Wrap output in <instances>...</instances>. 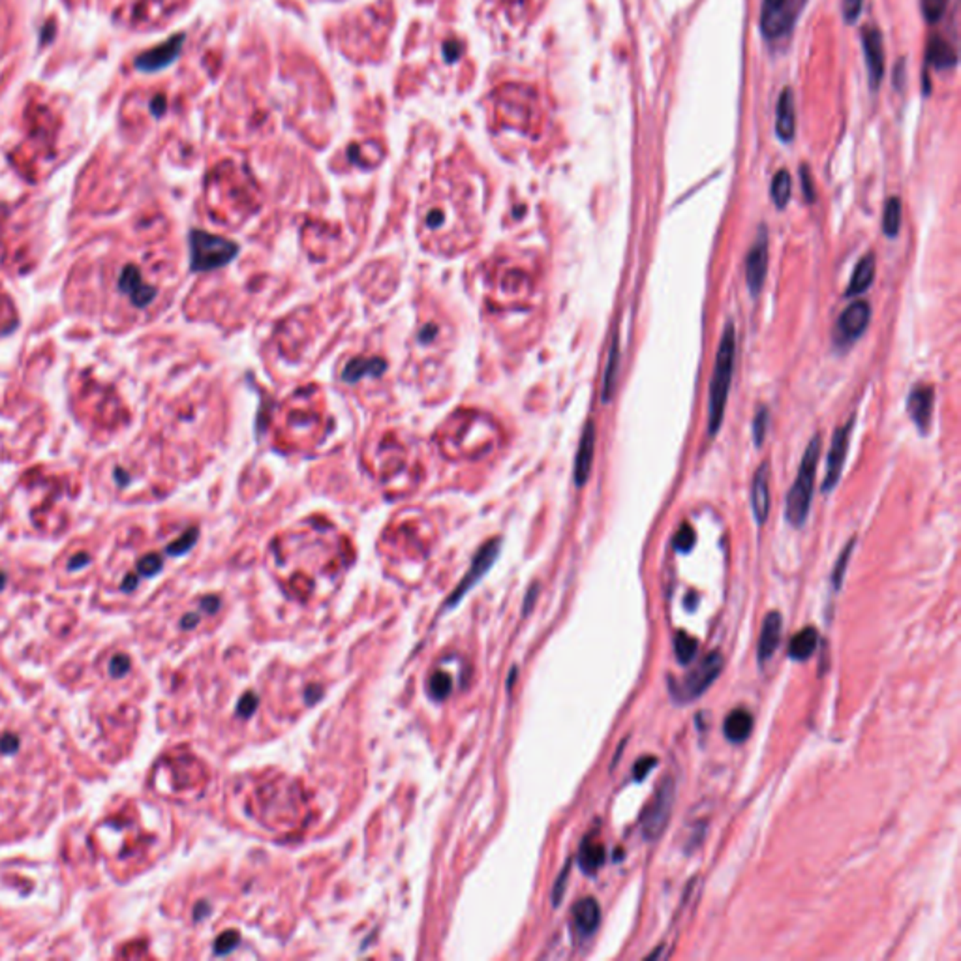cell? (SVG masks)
<instances>
[{
    "label": "cell",
    "instance_id": "obj_1",
    "mask_svg": "<svg viewBox=\"0 0 961 961\" xmlns=\"http://www.w3.org/2000/svg\"><path fill=\"white\" fill-rule=\"evenodd\" d=\"M735 355H736V331L735 325L729 322L725 325L723 334H721L719 346H717V355H715L714 374H712V383H709L708 434L712 438L719 432L721 424H723V419H725L730 383H732V374H735Z\"/></svg>",
    "mask_w": 961,
    "mask_h": 961
},
{
    "label": "cell",
    "instance_id": "obj_2",
    "mask_svg": "<svg viewBox=\"0 0 961 961\" xmlns=\"http://www.w3.org/2000/svg\"><path fill=\"white\" fill-rule=\"evenodd\" d=\"M819 457H820V436H813L811 442L807 443V449H805L804 458H802L800 468H798V473H796V479L792 487L789 490V496H787V507H785V517L789 520L790 526H795V528H800L804 526V522L807 520V514H810L811 509V498H813V483H815V473H817V466H819Z\"/></svg>",
    "mask_w": 961,
    "mask_h": 961
},
{
    "label": "cell",
    "instance_id": "obj_3",
    "mask_svg": "<svg viewBox=\"0 0 961 961\" xmlns=\"http://www.w3.org/2000/svg\"><path fill=\"white\" fill-rule=\"evenodd\" d=\"M190 254L194 271H212V269H218L231 262L236 254V247L224 236L209 235L205 231H191Z\"/></svg>",
    "mask_w": 961,
    "mask_h": 961
},
{
    "label": "cell",
    "instance_id": "obj_4",
    "mask_svg": "<svg viewBox=\"0 0 961 961\" xmlns=\"http://www.w3.org/2000/svg\"><path fill=\"white\" fill-rule=\"evenodd\" d=\"M674 800L676 783L672 777H667L657 787L655 795L652 796V800L648 802V805L644 807V813H642L640 826H642V835H644L646 841H655L667 830V825H669L670 815H672V807H674Z\"/></svg>",
    "mask_w": 961,
    "mask_h": 961
},
{
    "label": "cell",
    "instance_id": "obj_5",
    "mask_svg": "<svg viewBox=\"0 0 961 961\" xmlns=\"http://www.w3.org/2000/svg\"><path fill=\"white\" fill-rule=\"evenodd\" d=\"M723 669V657L719 652H712L694 667L691 672L685 674V678L679 684L672 685V694L678 702H689V700L699 699L700 694L714 684L717 676Z\"/></svg>",
    "mask_w": 961,
    "mask_h": 961
},
{
    "label": "cell",
    "instance_id": "obj_6",
    "mask_svg": "<svg viewBox=\"0 0 961 961\" xmlns=\"http://www.w3.org/2000/svg\"><path fill=\"white\" fill-rule=\"evenodd\" d=\"M852 427H855V417H851L843 427H840L835 430L834 439H832L830 443V451H828V457H826L825 481H822V487H820L825 492L834 490V487L837 484V481H840L843 466H845L847 453H849V442H851L852 436Z\"/></svg>",
    "mask_w": 961,
    "mask_h": 961
},
{
    "label": "cell",
    "instance_id": "obj_7",
    "mask_svg": "<svg viewBox=\"0 0 961 961\" xmlns=\"http://www.w3.org/2000/svg\"><path fill=\"white\" fill-rule=\"evenodd\" d=\"M871 308L867 301H855L852 304L843 310L835 322L834 338L835 342L845 346V344L855 342L856 338L862 337V332L866 331L870 325Z\"/></svg>",
    "mask_w": 961,
    "mask_h": 961
},
{
    "label": "cell",
    "instance_id": "obj_8",
    "mask_svg": "<svg viewBox=\"0 0 961 961\" xmlns=\"http://www.w3.org/2000/svg\"><path fill=\"white\" fill-rule=\"evenodd\" d=\"M498 552H499V541H498V539H494V541L487 543L483 549L479 550L477 556H475V559H473L472 567H469L468 574L464 577L462 582L458 584V588L454 589V594L449 597L447 609H451V607H454L457 603H460V599L468 594V589L472 588L473 584L477 582L479 579H483V574L489 571L490 565H492L494 562H496V558H498Z\"/></svg>",
    "mask_w": 961,
    "mask_h": 961
},
{
    "label": "cell",
    "instance_id": "obj_9",
    "mask_svg": "<svg viewBox=\"0 0 961 961\" xmlns=\"http://www.w3.org/2000/svg\"><path fill=\"white\" fill-rule=\"evenodd\" d=\"M862 46H864V56H866L867 71H870V83L873 89H877L885 76V46H882V34L879 32V29L875 26L864 29Z\"/></svg>",
    "mask_w": 961,
    "mask_h": 961
},
{
    "label": "cell",
    "instance_id": "obj_10",
    "mask_svg": "<svg viewBox=\"0 0 961 961\" xmlns=\"http://www.w3.org/2000/svg\"><path fill=\"white\" fill-rule=\"evenodd\" d=\"M766 272H768V239L765 233H760L745 257V280L753 295H757L765 286Z\"/></svg>",
    "mask_w": 961,
    "mask_h": 961
},
{
    "label": "cell",
    "instance_id": "obj_11",
    "mask_svg": "<svg viewBox=\"0 0 961 961\" xmlns=\"http://www.w3.org/2000/svg\"><path fill=\"white\" fill-rule=\"evenodd\" d=\"M751 511L757 524H766L770 517V464L762 462L751 481Z\"/></svg>",
    "mask_w": 961,
    "mask_h": 961
},
{
    "label": "cell",
    "instance_id": "obj_12",
    "mask_svg": "<svg viewBox=\"0 0 961 961\" xmlns=\"http://www.w3.org/2000/svg\"><path fill=\"white\" fill-rule=\"evenodd\" d=\"M935 393L931 385H915L907 398V412L911 415L912 423L920 428L922 432H926L931 421V412H933V400Z\"/></svg>",
    "mask_w": 961,
    "mask_h": 961
},
{
    "label": "cell",
    "instance_id": "obj_13",
    "mask_svg": "<svg viewBox=\"0 0 961 961\" xmlns=\"http://www.w3.org/2000/svg\"><path fill=\"white\" fill-rule=\"evenodd\" d=\"M182 40H184V36L179 34L175 38H171L166 44H161L160 47L156 49H151L139 55L136 59V68L141 71H156L161 70V68H166L167 64H171L175 61L179 53H181L182 47Z\"/></svg>",
    "mask_w": 961,
    "mask_h": 961
},
{
    "label": "cell",
    "instance_id": "obj_14",
    "mask_svg": "<svg viewBox=\"0 0 961 961\" xmlns=\"http://www.w3.org/2000/svg\"><path fill=\"white\" fill-rule=\"evenodd\" d=\"M595 454V424L594 421H588L580 436L579 451H577V460H574V483L577 487H584L588 483L592 466H594Z\"/></svg>",
    "mask_w": 961,
    "mask_h": 961
},
{
    "label": "cell",
    "instance_id": "obj_15",
    "mask_svg": "<svg viewBox=\"0 0 961 961\" xmlns=\"http://www.w3.org/2000/svg\"><path fill=\"white\" fill-rule=\"evenodd\" d=\"M119 289H121L124 295H128V299L139 308L146 307V304L154 299V295H156L154 287L145 284L139 269L134 267V265H126V267L122 269L121 280H119Z\"/></svg>",
    "mask_w": 961,
    "mask_h": 961
},
{
    "label": "cell",
    "instance_id": "obj_16",
    "mask_svg": "<svg viewBox=\"0 0 961 961\" xmlns=\"http://www.w3.org/2000/svg\"><path fill=\"white\" fill-rule=\"evenodd\" d=\"M775 134L781 141L790 143L796 134V109L795 94L790 89H785L777 98L775 107Z\"/></svg>",
    "mask_w": 961,
    "mask_h": 961
},
{
    "label": "cell",
    "instance_id": "obj_17",
    "mask_svg": "<svg viewBox=\"0 0 961 961\" xmlns=\"http://www.w3.org/2000/svg\"><path fill=\"white\" fill-rule=\"evenodd\" d=\"M785 11L787 0H762V11H760V26L762 34L766 38H777L781 32H785Z\"/></svg>",
    "mask_w": 961,
    "mask_h": 961
},
{
    "label": "cell",
    "instance_id": "obj_18",
    "mask_svg": "<svg viewBox=\"0 0 961 961\" xmlns=\"http://www.w3.org/2000/svg\"><path fill=\"white\" fill-rule=\"evenodd\" d=\"M781 627H783V619H781L780 612H770V614L765 618V622H762V631H760L759 639L760 663L768 661L772 655L775 654V649L780 646Z\"/></svg>",
    "mask_w": 961,
    "mask_h": 961
},
{
    "label": "cell",
    "instance_id": "obj_19",
    "mask_svg": "<svg viewBox=\"0 0 961 961\" xmlns=\"http://www.w3.org/2000/svg\"><path fill=\"white\" fill-rule=\"evenodd\" d=\"M751 729H753V717L750 715V712L744 708H738L735 712H730L727 715L725 725H723V732H725V738L732 744H742V742L747 740V736L751 735Z\"/></svg>",
    "mask_w": 961,
    "mask_h": 961
},
{
    "label": "cell",
    "instance_id": "obj_20",
    "mask_svg": "<svg viewBox=\"0 0 961 961\" xmlns=\"http://www.w3.org/2000/svg\"><path fill=\"white\" fill-rule=\"evenodd\" d=\"M573 918L582 935H592L597 930L599 920H601V909H599L597 901L594 897L580 900L573 907Z\"/></svg>",
    "mask_w": 961,
    "mask_h": 961
},
{
    "label": "cell",
    "instance_id": "obj_21",
    "mask_svg": "<svg viewBox=\"0 0 961 961\" xmlns=\"http://www.w3.org/2000/svg\"><path fill=\"white\" fill-rule=\"evenodd\" d=\"M875 269H877V259L875 254H867L858 262L856 265L855 272H852L851 282H849V287H847V295L849 297H855V295H860L867 289V287L873 284V278H875Z\"/></svg>",
    "mask_w": 961,
    "mask_h": 961
},
{
    "label": "cell",
    "instance_id": "obj_22",
    "mask_svg": "<svg viewBox=\"0 0 961 961\" xmlns=\"http://www.w3.org/2000/svg\"><path fill=\"white\" fill-rule=\"evenodd\" d=\"M926 59L931 66H935L937 70H948L952 66H956L957 53L948 41L942 40L941 36H933L927 44Z\"/></svg>",
    "mask_w": 961,
    "mask_h": 961
},
{
    "label": "cell",
    "instance_id": "obj_23",
    "mask_svg": "<svg viewBox=\"0 0 961 961\" xmlns=\"http://www.w3.org/2000/svg\"><path fill=\"white\" fill-rule=\"evenodd\" d=\"M817 642H819V634L813 627H804L798 634L792 637L789 646V655L795 661H805L810 659L811 654L815 652Z\"/></svg>",
    "mask_w": 961,
    "mask_h": 961
},
{
    "label": "cell",
    "instance_id": "obj_24",
    "mask_svg": "<svg viewBox=\"0 0 961 961\" xmlns=\"http://www.w3.org/2000/svg\"><path fill=\"white\" fill-rule=\"evenodd\" d=\"M604 862V847L601 841L592 840V837H586L580 847L579 852V864L582 867L584 873H595L599 867L603 866Z\"/></svg>",
    "mask_w": 961,
    "mask_h": 961
},
{
    "label": "cell",
    "instance_id": "obj_25",
    "mask_svg": "<svg viewBox=\"0 0 961 961\" xmlns=\"http://www.w3.org/2000/svg\"><path fill=\"white\" fill-rule=\"evenodd\" d=\"M618 363H619V340L618 337L612 338V344H610L609 349V361H607V368H604V376H603V391H601V398H603V402H610V398L614 394L616 391V379H618Z\"/></svg>",
    "mask_w": 961,
    "mask_h": 961
},
{
    "label": "cell",
    "instance_id": "obj_26",
    "mask_svg": "<svg viewBox=\"0 0 961 961\" xmlns=\"http://www.w3.org/2000/svg\"><path fill=\"white\" fill-rule=\"evenodd\" d=\"M901 216H903V209H901L900 197H890L882 211V233L886 236H890V239L897 236L901 229Z\"/></svg>",
    "mask_w": 961,
    "mask_h": 961
},
{
    "label": "cell",
    "instance_id": "obj_27",
    "mask_svg": "<svg viewBox=\"0 0 961 961\" xmlns=\"http://www.w3.org/2000/svg\"><path fill=\"white\" fill-rule=\"evenodd\" d=\"M792 194V179L787 169H780L772 181V199L777 209H785Z\"/></svg>",
    "mask_w": 961,
    "mask_h": 961
},
{
    "label": "cell",
    "instance_id": "obj_28",
    "mask_svg": "<svg viewBox=\"0 0 961 961\" xmlns=\"http://www.w3.org/2000/svg\"><path fill=\"white\" fill-rule=\"evenodd\" d=\"M383 370V363L379 359H368V361H353L344 372V379L347 382H357L363 376L370 374H379Z\"/></svg>",
    "mask_w": 961,
    "mask_h": 961
},
{
    "label": "cell",
    "instance_id": "obj_29",
    "mask_svg": "<svg viewBox=\"0 0 961 961\" xmlns=\"http://www.w3.org/2000/svg\"><path fill=\"white\" fill-rule=\"evenodd\" d=\"M674 654L682 664H689L697 655V640L684 631L674 637Z\"/></svg>",
    "mask_w": 961,
    "mask_h": 961
},
{
    "label": "cell",
    "instance_id": "obj_30",
    "mask_svg": "<svg viewBox=\"0 0 961 961\" xmlns=\"http://www.w3.org/2000/svg\"><path fill=\"white\" fill-rule=\"evenodd\" d=\"M453 689V679L447 672H436L428 682V693L434 700H443Z\"/></svg>",
    "mask_w": 961,
    "mask_h": 961
},
{
    "label": "cell",
    "instance_id": "obj_31",
    "mask_svg": "<svg viewBox=\"0 0 961 961\" xmlns=\"http://www.w3.org/2000/svg\"><path fill=\"white\" fill-rule=\"evenodd\" d=\"M855 544H856V537H852L851 541H849V544H847L845 549H843V552H841L840 559H837V564H835L834 573H832V582H834L835 589H840L841 584H843V577H845L847 564H849V559H851V554H852V549H855Z\"/></svg>",
    "mask_w": 961,
    "mask_h": 961
},
{
    "label": "cell",
    "instance_id": "obj_32",
    "mask_svg": "<svg viewBox=\"0 0 961 961\" xmlns=\"http://www.w3.org/2000/svg\"><path fill=\"white\" fill-rule=\"evenodd\" d=\"M920 8L927 23H937L945 16L946 8H948V0H922Z\"/></svg>",
    "mask_w": 961,
    "mask_h": 961
},
{
    "label": "cell",
    "instance_id": "obj_33",
    "mask_svg": "<svg viewBox=\"0 0 961 961\" xmlns=\"http://www.w3.org/2000/svg\"><path fill=\"white\" fill-rule=\"evenodd\" d=\"M694 539H697L694 529L691 528L689 524H682L674 535V549L682 554L689 552V550L694 547Z\"/></svg>",
    "mask_w": 961,
    "mask_h": 961
},
{
    "label": "cell",
    "instance_id": "obj_34",
    "mask_svg": "<svg viewBox=\"0 0 961 961\" xmlns=\"http://www.w3.org/2000/svg\"><path fill=\"white\" fill-rule=\"evenodd\" d=\"M768 421H770V413L766 408H760L757 412L755 419H753V442H755L757 447L762 445L766 438V432H768Z\"/></svg>",
    "mask_w": 961,
    "mask_h": 961
},
{
    "label": "cell",
    "instance_id": "obj_35",
    "mask_svg": "<svg viewBox=\"0 0 961 961\" xmlns=\"http://www.w3.org/2000/svg\"><path fill=\"white\" fill-rule=\"evenodd\" d=\"M196 539H197V529H190V532H186L182 537L176 539L175 543L169 544V547H167V552L173 554V556L184 554L188 549H190L191 544L196 543Z\"/></svg>",
    "mask_w": 961,
    "mask_h": 961
},
{
    "label": "cell",
    "instance_id": "obj_36",
    "mask_svg": "<svg viewBox=\"0 0 961 961\" xmlns=\"http://www.w3.org/2000/svg\"><path fill=\"white\" fill-rule=\"evenodd\" d=\"M864 8V0H841V10H843V19L852 25L858 21Z\"/></svg>",
    "mask_w": 961,
    "mask_h": 961
},
{
    "label": "cell",
    "instance_id": "obj_37",
    "mask_svg": "<svg viewBox=\"0 0 961 961\" xmlns=\"http://www.w3.org/2000/svg\"><path fill=\"white\" fill-rule=\"evenodd\" d=\"M239 942V935H236L235 931H227L221 937H218L216 945H214V950L218 954H227V952H231L235 948V945Z\"/></svg>",
    "mask_w": 961,
    "mask_h": 961
},
{
    "label": "cell",
    "instance_id": "obj_38",
    "mask_svg": "<svg viewBox=\"0 0 961 961\" xmlns=\"http://www.w3.org/2000/svg\"><path fill=\"white\" fill-rule=\"evenodd\" d=\"M800 179H802V190H804L805 201L813 203V201H815V186H813V176H811L810 169H807L805 166L800 169Z\"/></svg>",
    "mask_w": 961,
    "mask_h": 961
},
{
    "label": "cell",
    "instance_id": "obj_39",
    "mask_svg": "<svg viewBox=\"0 0 961 961\" xmlns=\"http://www.w3.org/2000/svg\"><path fill=\"white\" fill-rule=\"evenodd\" d=\"M655 762H657V760H655V757H642L640 760H637V765H634V772H633L634 781L644 780L646 775L652 772V768L655 766Z\"/></svg>",
    "mask_w": 961,
    "mask_h": 961
},
{
    "label": "cell",
    "instance_id": "obj_40",
    "mask_svg": "<svg viewBox=\"0 0 961 961\" xmlns=\"http://www.w3.org/2000/svg\"><path fill=\"white\" fill-rule=\"evenodd\" d=\"M565 879H567V867L564 870V873L559 877V881L556 882V888H554V905H558L559 903V897H562V892H564Z\"/></svg>",
    "mask_w": 961,
    "mask_h": 961
},
{
    "label": "cell",
    "instance_id": "obj_41",
    "mask_svg": "<svg viewBox=\"0 0 961 961\" xmlns=\"http://www.w3.org/2000/svg\"><path fill=\"white\" fill-rule=\"evenodd\" d=\"M254 706H256V699H254L252 694H247V697H244V699H242L241 708H239V712H241V714H244V715L252 714V712H254Z\"/></svg>",
    "mask_w": 961,
    "mask_h": 961
}]
</instances>
